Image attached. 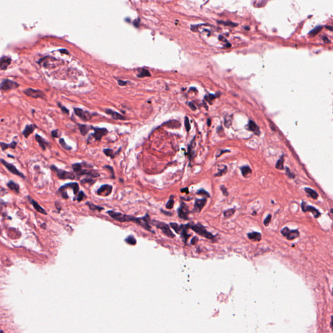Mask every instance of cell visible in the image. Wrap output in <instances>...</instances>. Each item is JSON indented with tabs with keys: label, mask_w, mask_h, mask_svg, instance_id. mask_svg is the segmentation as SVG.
Here are the masks:
<instances>
[{
	"label": "cell",
	"mask_w": 333,
	"mask_h": 333,
	"mask_svg": "<svg viewBox=\"0 0 333 333\" xmlns=\"http://www.w3.org/2000/svg\"><path fill=\"white\" fill-rule=\"evenodd\" d=\"M107 214H109L110 217L115 220H117L119 222H129L132 221L136 222V223L141 225L142 227L144 228L146 226L147 221L145 217H141V218H137L132 215H127L122 214L121 213L115 212L114 211H110L107 212Z\"/></svg>",
	"instance_id": "cell-1"
},
{
	"label": "cell",
	"mask_w": 333,
	"mask_h": 333,
	"mask_svg": "<svg viewBox=\"0 0 333 333\" xmlns=\"http://www.w3.org/2000/svg\"><path fill=\"white\" fill-rule=\"evenodd\" d=\"M153 221L154 222H151V223L154 224L157 228H158V229L161 230L162 232L163 233L165 236H167V237H171V238H173V237H174V234L172 232V231L171 230V229H170V228H169L168 224H167L166 223H164V222H159V221Z\"/></svg>",
	"instance_id": "cell-2"
},
{
	"label": "cell",
	"mask_w": 333,
	"mask_h": 333,
	"mask_svg": "<svg viewBox=\"0 0 333 333\" xmlns=\"http://www.w3.org/2000/svg\"><path fill=\"white\" fill-rule=\"evenodd\" d=\"M190 228L193 230L194 232H195L198 234L200 236H203L206 237V238H208V239H213L214 238V236L211 234V233H210L207 231V230L205 229V228L202 226L201 224H195V225H192V226H190Z\"/></svg>",
	"instance_id": "cell-3"
},
{
	"label": "cell",
	"mask_w": 333,
	"mask_h": 333,
	"mask_svg": "<svg viewBox=\"0 0 333 333\" xmlns=\"http://www.w3.org/2000/svg\"><path fill=\"white\" fill-rule=\"evenodd\" d=\"M51 169H52V170H53V171H54L55 172H56L57 176H58L59 178H60V179L73 180L75 178V176L73 173H72V172H70L65 171H64V170L59 169L58 168H57V167L56 166H54V165H52V166L51 167Z\"/></svg>",
	"instance_id": "cell-4"
},
{
	"label": "cell",
	"mask_w": 333,
	"mask_h": 333,
	"mask_svg": "<svg viewBox=\"0 0 333 333\" xmlns=\"http://www.w3.org/2000/svg\"><path fill=\"white\" fill-rule=\"evenodd\" d=\"M19 87V84L16 82L12 81L10 79H5L0 83V89L1 91H7L9 90L16 89Z\"/></svg>",
	"instance_id": "cell-5"
},
{
	"label": "cell",
	"mask_w": 333,
	"mask_h": 333,
	"mask_svg": "<svg viewBox=\"0 0 333 333\" xmlns=\"http://www.w3.org/2000/svg\"><path fill=\"white\" fill-rule=\"evenodd\" d=\"M281 233L283 236L286 237L288 239H294L299 236V232L297 230H290L288 227H285L281 230Z\"/></svg>",
	"instance_id": "cell-6"
},
{
	"label": "cell",
	"mask_w": 333,
	"mask_h": 333,
	"mask_svg": "<svg viewBox=\"0 0 333 333\" xmlns=\"http://www.w3.org/2000/svg\"><path fill=\"white\" fill-rule=\"evenodd\" d=\"M24 92L27 95V96L34 98L44 97V92L41 91V90H36L31 88H28L26 90H25Z\"/></svg>",
	"instance_id": "cell-7"
},
{
	"label": "cell",
	"mask_w": 333,
	"mask_h": 333,
	"mask_svg": "<svg viewBox=\"0 0 333 333\" xmlns=\"http://www.w3.org/2000/svg\"><path fill=\"white\" fill-rule=\"evenodd\" d=\"M0 161H1V162L2 163V164H3V165H4V166L6 168H7V169H8L10 172H12V174H16V175H17V176H20V177H22V178H25L24 175L23 174H22V172H20V171H18V170L16 168V167H15L14 165H13L11 164V163H9L7 162V161H5V160H4V159H1V160H0Z\"/></svg>",
	"instance_id": "cell-8"
},
{
	"label": "cell",
	"mask_w": 333,
	"mask_h": 333,
	"mask_svg": "<svg viewBox=\"0 0 333 333\" xmlns=\"http://www.w3.org/2000/svg\"><path fill=\"white\" fill-rule=\"evenodd\" d=\"M301 208L302 210V211L303 212H311L312 214L314 215V217L315 218H317V217H319L320 216V215L321 214L319 212L318 210L317 209H315L314 207L311 206H309V205H307L306 204V202H302V204H301Z\"/></svg>",
	"instance_id": "cell-9"
},
{
	"label": "cell",
	"mask_w": 333,
	"mask_h": 333,
	"mask_svg": "<svg viewBox=\"0 0 333 333\" xmlns=\"http://www.w3.org/2000/svg\"><path fill=\"white\" fill-rule=\"evenodd\" d=\"M189 213V210L187 208L186 204L182 202L181 206L178 209V215L180 218L184 220L188 219Z\"/></svg>",
	"instance_id": "cell-10"
},
{
	"label": "cell",
	"mask_w": 333,
	"mask_h": 333,
	"mask_svg": "<svg viewBox=\"0 0 333 333\" xmlns=\"http://www.w3.org/2000/svg\"><path fill=\"white\" fill-rule=\"evenodd\" d=\"M112 189L113 187L111 186H110V185L104 184L98 189L97 194L98 195H100V196L104 197L108 196V195L111 193Z\"/></svg>",
	"instance_id": "cell-11"
},
{
	"label": "cell",
	"mask_w": 333,
	"mask_h": 333,
	"mask_svg": "<svg viewBox=\"0 0 333 333\" xmlns=\"http://www.w3.org/2000/svg\"><path fill=\"white\" fill-rule=\"evenodd\" d=\"M206 199H197L195 201L193 212H200L202 210V209L204 207L205 205L206 204Z\"/></svg>",
	"instance_id": "cell-12"
},
{
	"label": "cell",
	"mask_w": 333,
	"mask_h": 333,
	"mask_svg": "<svg viewBox=\"0 0 333 333\" xmlns=\"http://www.w3.org/2000/svg\"><path fill=\"white\" fill-rule=\"evenodd\" d=\"M107 131L105 128H94V133L93 134V137L98 141L100 140L102 137L106 136Z\"/></svg>",
	"instance_id": "cell-13"
},
{
	"label": "cell",
	"mask_w": 333,
	"mask_h": 333,
	"mask_svg": "<svg viewBox=\"0 0 333 333\" xmlns=\"http://www.w3.org/2000/svg\"><path fill=\"white\" fill-rule=\"evenodd\" d=\"M74 112L77 116H78L79 118L83 120V121H87L90 118V114L88 112L85 111L79 108H75Z\"/></svg>",
	"instance_id": "cell-14"
},
{
	"label": "cell",
	"mask_w": 333,
	"mask_h": 333,
	"mask_svg": "<svg viewBox=\"0 0 333 333\" xmlns=\"http://www.w3.org/2000/svg\"><path fill=\"white\" fill-rule=\"evenodd\" d=\"M11 62V59L9 57L3 56L0 59V70L4 71L7 68Z\"/></svg>",
	"instance_id": "cell-15"
},
{
	"label": "cell",
	"mask_w": 333,
	"mask_h": 333,
	"mask_svg": "<svg viewBox=\"0 0 333 333\" xmlns=\"http://www.w3.org/2000/svg\"><path fill=\"white\" fill-rule=\"evenodd\" d=\"M190 228L189 227V224H186V225H183L182 224V229L181 230V232H180V235H181V236L182 237L183 240H184V241L185 243H186L187 239L189 238V237L190 236V235L187 234V229Z\"/></svg>",
	"instance_id": "cell-16"
},
{
	"label": "cell",
	"mask_w": 333,
	"mask_h": 333,
	"mask_svg": "<svg viewBox=\"0 0 333 333\" xmlns=\"http://www.w3.org/2000/svg\"><path fill=\"white\" fill-rule=\"evenodd\" d=\"M36 126H35L34 124L27 125V126H26V128H25V129L23 131V135L24 136V137H26V138L28 137L30 135L34 132V130Z\"/></svg>",
	"instance_id": "cell-17"
},
{
	"label": "cell",
	"mask_w": 333,
	"mask_h": 333,
	"mask_svg": "<svg viewBox=\"0 0 333 333\" xmlns=\"http://www.w3.org/2000/svg\"><path fill=\"white\" fill-rule=\"evenodd\" d=\"M248 129H249L250 131L253 132L255 134L258 135V136H259L260 134L258 126L254 122H252L251 121H250L249 122V124H248Z\"/></svg>",
	"instance_id": "cell-18"
},
{
	"label": "cell",
	"mask_w": 333,
	"mask_h": 333,
	"mask_svg": "<svg viewBox=\"0 0 333 333\" xmlns=\"http://www.w3.org/2000/svg\"><path fill=\"white\" fill-rule=\"evenodd\" d=\"M28 199H29L30 202H31L32 204H33V207H34V208L35 209V210H36L37 212H39V213H41V214H44V215H46V214H47L46 212L45 211V210H44L43 208H42L41 206H40V205H39L38 203H37V202L36 201H35L34 200H33L32 199H31V198L29 197H28Z\"/></svg>",
	"instance_id": "cell-19"
},
{
	"label": "cell",
	"mask_w": 333,
	"mask_h": 333,
	"mask_svg": "<svg viewBox=\"0 0 333 333\" xmlns=\"http://www.w3.org/2000/svg\"><path fill=\"white\" fill-rule=\"evenodd\" d=\"M106 113L108 115H109L110 116H111L112 118H113L114 119L124 120V117L123 116H122L121 114H119V113H118L113 111V110H111V109H106Z\"/></svg>",
	"instance_id": "cell-20"
},
{
	"label": "cell",
	"mask_w": 333,
	"mask_h": 333,
	"mask_svg": "<svg viewBox=\"0 0 333 333\" xmlns=\"http://www.w3.org/2000/svg\"><path fill=\"white\" fill-rule=\"evenodd\" d=\"M248 237L250 239L254 241H260L262 239V235L259 232H254L248 234Z\"/></svg>",
	"instance_id": "cell-21"
},
{
	"label": "cell",
	"mask_w": 333,
	"mask_h": 333,
	"mask_svg": "<svg viewBox=\"0 0 333 333\" xmlns=\"http://www.w3.org/2000/svg\"><path fill=\"white\" fill-rule=\"evenodd\" d=\"M240 169H241L243 176L245 178H249L251 176L252 173V170L249 166H247V165H246V166H243L240 168Z\"/></svg>",
	"instance_id": "cell-22"
},
{
	"label": "cell",
	"mask_w": 333,
	"mask_h": 333,
	"mask_svg": "<svg viewBox=\"0 0 333 333\" xmlns=\"http://www.w3.org/2000/svg\"><path fill=\"white\" fill-rule=\"evenodd\" d=\"M64 187H69V188H72L73 189V191H74V195H77V193L79 191V185L77 183H69V184H65L64 186H63Z\"/></svg>",
	"instance_id": "cell-23"
},
{
	"label": "cell",
	"mask_w": 333,
	"mask_h": 333,
	"mask_svg": "<svg viewBox=\"0 0 333 333\" xmlns=\"http://www.w3.org/2000/svg\"><path fill=\"white\" fill-rule=\"evenodd\" d=\"M7 186H8L10 189H11L12 191L16 193H19L20 187L18 184H16V183L14 182L13 181H9L8 182V184H7Z\"/></svg>",
	"instance_id": "cell-24"
},
{
	"label": "cell",
	"mask_w": 333,
	"mask_h": 333,
	"mask_svg": "<svg viewBox=\"0 0 333 333\" xmlns=\"http://www.w3.org/2000/svg\"><path fill=\"white\" fill-rule=\"evenodd\" d=\"M35 139L37 140V141L39 142V144L41 147L42 149V150H44L46 149V145H47V142L44 141V139L43 138H42V137L39 136V135H36L35 136Z\"/></svg>",
	"instance_id": "cell-25"
},
{
	"label": "cell",
	"mask_w": 333,
	"mask_h": 333,
	"mask_svg": "<svg viewBox=\"0 0 333 333\" xmlns=\"http://www.w3.org/2000/svg\"><path fill=\"white\" fill-rule=\"evenodd\" d=\"M16 142H12L11 144H6V143H4V142H0V146L1 147L2 149V151H5V150H6L8 149V148L11 147L12 149H15L16 146Z\"/></svg>",
	"instance_id": "cell-26"
},
{
	"label": "cell",
	"mask_w": 333,
	"mask_h": 333,
	"mask_svg": "<svg viewBox=\"0 0 333 333\" xmlns=\"http://www.w3.org/2000/svg\"><path fill=\"white\" fill-rule=\"evenodd\" d=\"M305 191L307 193H308V195H309L310 197L312 198L313 199H317V197H318V195H317V193L315 192L314 190L310 188H305Z\"/></svg>",
	"instance_id": "cell-27"
},
{
	"label": "cell",
	"mask_w": 333,
	"mask_h": 333,
	"mask_svg": "<svg viewBox=\"0 0 333 333\" xmlns=\"http://www.w3.org/2000/svg\"><path fill=\"white\" fill-rule=\"evenodd\" d=\"M170 226L171 227V228L172 229L174 230V231L176 232L178 234H180V232H181V230L182 229V225H178L176 223H174V222H171V223H170Z\"/></svg>",
	"instance_id": "cell-28"
},
{
	"label": "cell",
	"mask_w": 333,
	"mask_h": 333,
	"mask_svg": "<svg viewBox=\"0 0 333 333\" xmlns=\"http://www.w3.org/2000/svg\"><path fill=\"white\" fill-rule=\"evenodd\" d=\"M235 212H236V210H235V209H234V208H231V209L225 210L223 213L224 216V217H226V218H229V217H231L232 215L234 214Z\"/></svg>",
	"instance_id": "cell-29"
},
{
	"label": "cell",
	"mask_w": 333,
	"mask_h": 333,
	"mask_svg": "<svg viewBox=\"0 0 333 333\" xmlns=\"http://www.w3.org/2000/svg\"><path fill=\"white\" fill-rule=\"evenodd\" d=\"M86 204L89 207L90 209H91L92 210H93V211H95V210H96V211L100 212L101 210H102L104 209L103 208L96 206V205H94V204H93L92 203H91V202H87V203H86Z\"/></svg>",
	"instance_id": "cell-30"
},
{
	"label": "cell",
	"mask_w": 333,
	"mask_h": 333,
	"mask_svg": "<svg viewBox=\"0 0 333 333\" xmlns=\"http://www.w3.org/2000/svg\"><path fill=\"white\" fill-rule=\"evenodd\" d=\"M79 127L80 132H81V134L83 135V136H85V135H86L87 134V132H88L89 130V127L86 126V125L79 124Z\"/></svg>",
	"instance_id": "cell-31"
},
{
	"label": "cell",
	"mask_w": 333,
	"mask_h": 333,
	"mask_svg": "<svg viewBox=\"0 0 333 333\" xmlns=\"http://www.w3.org/2000/svg\"><path fill=\"white\" fill-rule=\"evenodd\" d=\"M125 241L126 243H127L129 245H134L136 244L137 241L135 237L133 236H130L128 237H127L126 239H125Z\"/></svg>",
	"instance_id": "cell-32"
},
{
	"label": "cell",
	"mask_w": 333,
	"mask_h": 333,
	"mask_svg": "<svg viewBox=\"0 0 333 333\" xmlns=\"http://www.w3.org/2000/svg\"><path fill=\"white\" fill-rule=\"evenodd\" d=\"M275 167H276V168L279 170L284 169V158H283V156H282L279 160H278L276 166Z\"/></svg>",
	"instance_id": "cell-33"
},
{
	"label": "cell",
	"mask_w": 333,
	"mask_h": 333,
	"mask_svg": "<svg viewBox=\"0 0 333 333\" xmlns=\"http://www.w3.org/2000/svg\"><path fill=\"white\" fill-rule=\"evenodd\" d=\"M137 76L139 77L151 76V73H150V72L149 71H147L146 69H142L141 72H139V74L137 75Z\"/></svg>",
	"instance_id": "cell-34"
},
{
	"label": "cell",
	"mask_w": 333,
	"mask_h": 333,
	"mask_svg": "<svg viewBox=\"0 0 333 333\" xmlns=\"http://www.w3.org/2000/svg\"><path fill=\"white\" fill-rule=\"evenodd\" d=\"M321 29H322L321 26H317L316 27H315L314 29H312V31H310V32L309 33V35L311 37H314L315 35L319 33V31L321 30Z\"/></svg>",
	"instance_id": "cell-35"
},
{
	"label": "cell",
	"mask_w": 333,
	"mask_h": 333,
	"mask_svg": "<svg viewBox=\"0 0 333 333\" xmlns=\"http://www.w3.org/2000/svg\"><path fill=\"white\" fill-rule=\"evenodd\" d=\"M104 153L105 154L106 156L111 157V158H113V157H115V155L113 154V151L111 149H104Z\"/></svg>",
	"instance_id": "cell-36"
},
{
	"label": "cell",
	"mask_w": 333,
	"mask_h": 333,
	"mask_svg": "<svg viewBox=\"0 0 333 333\" xmlns=\"http://www.w3.org/2000/svg\"><path fill=\"white\" fill-rule=\"evenodd\" d=\"M219 172H218V173H217L216 174H215V176H222V174H224L226 173L227 171V167L226 166H225V165H224L223 168H222V169H219Z\"/></svg>",
	"instance_id": "cell-37"
},
{
	"label": "cell",
	"mask_w": 333,
	"mask_h": 333,
	"mask_svg": "<svg viewBox=\"0 0 333 333\" xmlns=\"http://www.w3.org/2000/svg\"><path fill=\"white\" fill-rule=\"evenodd\" d=\"M59 142H60V144H61V146L64 148V149H66V150H71V147L69 146L68 145H67V144H66V142H64L63 139H60V140H59Z\"/></svg>",
	"instance_id": "cell-38"
},
{
	"label": "cell",
	"mask_w": 333,
	"mask_h": 333,
	"mask_svg": "<svg viewBox=\"0 0 333 333\" xmlns=\"http://www.w3.org/2000/svg\"><path fill=\"white\" fill-rule=\"evenodd\" d=\"M85 197V195L83 191H80L79 193V194L77 195V196L76 197V200L78 202H80V201H83V199Z\"/></svg>",
	"instance_id": "cell-39"
},
{
	"label": "cell",
	"mask_w": 333,
	"mask_h": 333,
	"mask_svg": "<svg viewBox=\"0 0 333 333\" xmlns=\"http://www.w3.org/2000/svg\"><path fill=\"white\" fill-rule=\"evenodd\" d=\"M174 200L173 199H170L169 201L167 202V203L166 204V208L167 209H169L171 210L172 209V208H173V205H174Z\"/></svg>",
	"instance_id": "cell-40"
},
{
	"label": "cell",
	"mask_w": 333,
	"mask_h": 333,
	"mask_svg": "<svg viewBox=\"0 0 333 333\" xmlns=\"http://www.w3.org/2000/svg\"><path fill=\"white\" fill-rule=\"evenodd\" d=\"M286 173L287 174V176H288L290 178H295V174L293 173V172H292L291 171H290L289 168H288V167L286 168Z\"/></svg>",
	"instance_id": "cell-41"
},
{
	"label": "cell",
	"mask_w": 333,
	"mask_h": 333,
	"mask_svg": "<svg viewBox=\"0 0 333 333\" xmlns=\"http://www.w3.org/2000/svg\"><path fill=\"white\" fill-rule=\"evenodd\" d=\"M185 126H186V128L187 132H189L190 130V128H191V126H190V123H189V119L187 118L186 117V118H185Z\"/></svg>",
	"instance_id": "cell-42"
},
{
	"label": "cell",
	"mask_w": 333,
	"mask_h": 333,
	"mask_svg": "<svg viewBox=\"0 0 333 333\" xmlns=\"http://www.w3.org/2000/svg\"><path fill=\"white\" fill-rule=\"evenodd\" d=\"M271 215L269 214L268 215H267V217L264 220V224L265 226H268L270 221H271Z\"/></svg>",
	"instance_id": "cell-43"
},
{
	"label": "cell",
	"mask_w": 333,
	"mask_h": 333,
	"mask_svg": "<svg viewBox=\"0 0 333 333\" xmlns=\"http://www.w3.org/2000/svg\"><path fill=\"white\" fill-rule=\"evenodd\" d=\"M197 193L198 195H205V196H206V197H210V194L208 193V192H206V191H205L204 189H200L199 191H197Z\"/></svg>",
	"instance_id": "cell-44"
},
{
	"label": "cell",
	"mask_w": 333,
	"mask_h": 333,
	"mask_svg": "<svg viewBox=\"0 0 333 333\" xmlns=\"http://www.w3.org/2000/svg\"><path fill=\"white\" fill-rule=\"evenodd\" d=\"M94 182V180H93L91 178H85L83 179L81 181L82 184H87V183H89V184H92V183Z\"/></svg>",
	"instance_id": "cell-45"
},
{
	"label": "cell",
	"mask_w": 333,
	"mask_h": 333,
	"mask_svg": "<svg viewBox=\"0 0 333 333\" xmlns=\"http://www.w3.org/2000/svg\"><path fill=\"white\" fill-rule=\"evenodd\" d=\"M218 23L223 24L225 25H228V26H237V25L236 24L232 23V22H221V21H218Z\"/></svg>",
	"instance_id": "cell-46"
},
{
	"label": "cell",
	"mask_w": 333,
	"mask_h": 333,
	"mask_svg": "<svg viewBox=\"0 0 333 333\" xmlns=\"http://www.w3.org/2000/svg\"><path fill=\"white\" fill-rule=\"evenodd\" d=\"M221 189L222 192V193H223L224 195L225 196H227L228 195V191H227V189L226 187H225L224 186H221Z\"/></svg>",
	"instance_id": "cell-47"
},
{
	"label": "cell",
	"mask_w": 333,
	"mask_h": 333,
	"mask_svg": "<svg viewBox=\"0 0 333 333\" xmlns=\"http://www.w3.org/2000/svg\"><path fill=\"white\" fill-rule=\"evenodd\" d=\"M52 136H53L54 137H57L59 136L58 135V130H54L53 132H52Z\"/></svg>",
	"instance_id": "cell-48"
},
{
	"label": "cell",
	"mask_w": 333,
	"mask_h": 333,
	"mask_svg": "<svg viewBox=\"0 0 333 333\" xmlns=\"http://www.w3.org/2000/svg\"><path fill=\"white\" fill-rule=\"evenodd\" d=\"M105 168H107V169H108L109 171L111 172V174H112L113 177L114 178V171H113V169L112 167H110V166H107H107L105 167Z\"/></svg>",
	"instance_id": "cell-49"
},
{
	"label": "cell",
	"mask_w": 333,
	"mask_h": 333,
	"mask_svg": "<svg viewBox=\"0 0 333 333\" xmlns=\"http://www.w3.org/2000/svg\"><path fill=\"white\" fill-rule=\"evenodd\" d=\"M189 106L190 107V108H191L192 110H194V111L195 110H196V109H197V107H195V105L193 103H191V102L189 103Z\"/></svg>",
	"instance_id": "cell-50"
},
{
	"label": "cell",
	"mask_w": 333,
	"mask_h": 333,
	"mask_svg": "<svg viewBox=\"0 0 333 333\" xmlns=\"http://www.w3.org/2000/svg\"><path fill=\"white\" fill-rule=\"evenodd\" d=\"M198 241V238L197 237H194L191 240V244L193 245H195L197 243V242Z\"/></svg>",
	"instance_id": "cell-51"
},
{
	"label": "cell",
	"mask_w": 333,
	"mask_h": 333,
	"mask_svg": "<svg viewBox=\"0 0 333 333\" xmlns=\"http://www.w3.org/2000/svg\"><path fill=\"white\" fill-rule=\"evenodd\" d=\"M118 82L120 85H126L127 83L126 81H122V80H118Z\"/></svg>",
	"instance_id": "cell-52"
},
{
	"label": "cell",
	"mask_w": 333,
	"mask_h": 333,
	"mask_svg": "<svg viewBox=\"0 0 333 333\" xmlns=\"http://www.w3.org/2000/svg\"><path fill=\"white\" fill-rule=\"evenodd\" d=\"M322 38H323V39H324V42H325V43H329V42H330V41L327 38V37H323Z\"/></svg>",
	"instance_id": "cell-53"
},
{
	"label": "cell",
	"mask_w": 333,
	"mask_h": 333,
	"mask_svg": "<svg viewBox=\"0 0 333 333\" xmlns=\"http://www.w3.org/2000/svg\"><path fill=\"white\" fill-rule=\"evenodd\" d=\"M60 52H61V53L66 54H68V52L66 50H60Z\"/></svg>",
	"instance_id": "cell-54"
},
{
	"label": "cell",
	"mask_w": 333,
	"mask_h": 333,
	"mask_svg": "<svg viewBox=\"0 0 333 333\" xmlns=\"http://www.w3.org/2000/svg\"><path fill=\"white\" fill-rule=\"evenodd\" d=\"M61 108H62V111H66V113H68V110H66V108H64V107H62Z\"/></svg>",
	"instance_id": "cell-55"
},
{
	"label": "cell",
	"mask_w": 333,
	"mask_h": 333,
	"mask_svg": "<svg viewBox=\"0 0 333 333\" xmlns=\"http://www.w3.org/2000/svg\"><path fill=\"white\" fill-rule=\"evenodd\" d=\"M210 124H211V121H210V119H208V125L210 126Z\"/></svg>",
	"instance_id": "cell-56"
},
{
	"label": "cell",
	"mask_w": 333,
	"mask_h": 333,
	"mask_svg": "<svg viewBox=\"0 0 333 333\" xmlns=\"http://www.w3.org/2000/svg\"><path fill=\"white\" fill-rule=\"evenodd\" d=\"M326 27H327V29H330V31H332V26H330V27H329V26H326Z\"/></svg>",
	"instance_id": "cell-57"
}]
</instances>
